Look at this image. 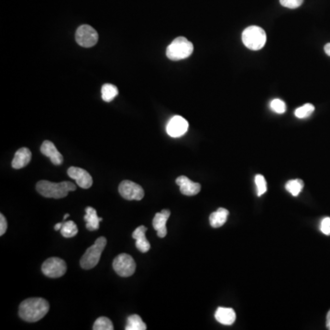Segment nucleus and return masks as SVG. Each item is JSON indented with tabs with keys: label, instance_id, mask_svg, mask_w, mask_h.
Masks as SVG:
<instances>
[{
	"label": "nucleus",
	"instance_id": "nucleus-4",
	"mask_svg": "<svg viewBox=\"0 0 330 330\" xmlns=\"http://www.w3.org/2000/svg\"><path fill=\"white\" fill-rule=\"evenodd\" d=\"M107 246V238L105 237L98 238L96 242L86 250L85 254L80 260V265L83 269L90 270L98 265Z\"/></svg>",
	"mask_w": 330,
	"mask_h": 330
},
{
	"label": "nucleus",
	"instance_id": "nucleus-5",
	"mask_svg": "<svg viewBox=\"0 0 330 330\" xmlns=\"http://www.w3.org/2000/svg\"><path fill=\"white\" fill-rule=\"evenodd\" d=\"M267 41L266 33L259 26H250L242 33V42L248 49L259 51L263 49Z\"/></svg>",
	"mask_w": 330,
	"mask_h": 330
},
{
	"label": "nucleus",
	"instance_id": "nucleus-8",
	"mask_svg": "<svg viewBox=\"0 0 330 330\" xmlns=\"http://www.w3.org/2000/svg\"><path fill=\"white\" fill-rule=\"evenodd\" d=\"M75 41L80 46L90 48L98 43V32L89 25H82L75 32Z\"/></svg>",
	"mask_w": 330,
	"mask_h": 330
},
{
	"label": "nucleus",
	"instance_id": "nucleus-22",
	"mask_svg": "<svg viewBox=\"0 0 330 330\" xmlns=\"http://www.w3.org/2000/svg\"><path fill=\"white\" fill-rule=\"evenodd\" d=\"M101 93H102V99L105 102H111L117 96L118 89L116 86L112 84H105L104 86H102Z\"/></svg>",
	"mask_w": 330,
	"mask_h": 330
},
{
	"label": "nucleus",
	"instance_id": "nucleus-25",
	"mask_svg": "<svg viewBox=\"0 0 330 330\" xmlns=\"http://www.w3.org/2000/svg\"><path fill=\"white\" fill-rule=\"evenodd\" d=\"M315 111V107L312 104H305L295 110L294 115L298 118H306L311 116Z\"/></svg>",
	"mask_w": 330,
	"mask_h": 330
},
{
	"label": "nucleus",
	"instance_id": "nucleus-34",
	"mask_svg": "<svg viewBox=\"0 0 330 330\" xmlns=\"http://www.w3.org/2000/svg\"><path fill=\"white\" fill-rule=\"evenodd\" d=\"M69 216H70V215H69V214L64 215V217H63V220H66V219H67V218H68V217H69Z\"/></svg>",
	"mask_w": 330,
	"mask_h": 330
},
{
	"label": "nucleus",
	"instance_id": "nucleus-6",
	"mask_svg": "<svg viewBox=\"0 0 330 330\" xmlns=\"http://www.w3.org/2000/svg\"><path fill=\"white\" fill-rule=\"evenodd\" d=\"M113 268L117 275L121 277H129L134 275L136 263L134 259L127 253H121L114 259Z\"/></svg>",
	"mask_w": 330,
	"mask_h": 330
},
{
	"label": "nucleus",
	"instance_id": "nucleus-14",
	"mask_svg": "<svg viewBox=\"0 0 330 330\" xmlns=\"http://www.w3.org/2000/svg\"><path fill=\"white\" fill-rule=\"evenodd\" d=\"M41 153L46 157H48L53 163V165H61L63 162V157L61 153L58 152L57 148L55 144L50 141H43V145L41 147Z\"/></svg>",
	"mask_w": 330,
	"mask_h": 330
},
{
	"label": "nucleus",
	"instance_id": "nucleus-32",
	"mask_svg": "<svg viewBox=\"0 0 330 330\" xmlns=\"http://www.w3.org/2000/svg\"><path fill=\"white\" fill-rule=\"evenodd\" d=\"M327 329L330 330V310L327 315Z\"/></svg>",
	"mask_w": 330,
	"mask_h": 330
},
{
	"label": "nucleus",
	"instance_id": "nucleus-9",
	"mask_svg": "<svg viewBox=\"0 0 330 330\" xmlns=\"http://www.w3.org/2000/svg\"><path fill=\"white\" fill-rule=\"evenodd\" d=\"M118 192L123 198L129 201H140L144 197V190L141 185L129 180H125L120 183Z\"/></svg>",
	"mask_w": 330,
	"mask_h": 330
},
{
	"label": "nucleus",
	"instance_id": "nucleus-21",
	"mask_svg": "<svg viewBox=\"0 0 330 330\" xmlns=\"http://www.w3.org/2000/svg\"><path fill=\"white\" fill-rule=\"evenodd\" d=\"M61 236L63 238H73L78 233V227L73 221H65L62 223L61 230Z\"/></svg>",
	"mask_w": 330,
	"mask_h": 330
},
{
	"label": "nucleus",
	"instance_id": "nucleus-10",
	"mask_svg": "<svg viewBox=\"0 0 330 330\" xmlns=\"http://www.w3.org/2000/svg\"><path fill=\"white\" fill-rule=\"evenodd\" d=\"M189 128V124L183 116H174L167 124L166 131L172 138H179L185 134Z\"/></svg>",
	"mask_w": 330,
	"mask_h": 330
},
{
	"label": "nucleus",
	"instance_id": "nucleus-29",
	"mask_svg": "<svg viewBox=\"0 0 330 330\" xmlns=\"http://www.w3.org/2000/svg\"><path fill=\"white\" fill-rule=\"evenodd\" d=\"M320 230L325 235L330 236V218H329V217L325 218L324 220L321 221Z\"/></svg>",
	"mask_w": 330,
	"mask_h": 330
},
{
	"label": "nucleus",
	"instance_id": "nucleus-18",
	"mask_svg": "<svg viewBox=\"0 0 330 330\" xmlns=\"http://www.w3.org/2000/svg\"><path fill=\"white\" fill-rule=\"evenodd\" d=\"M84 220L86 222V229L89 231H96L100 226V218H98L95 208L87 207L86 208V216Z\"/></svg>",
	"mask_w": 330,
	"mask_h": 330
},
{
	"label": "nucleus",
	"instance_id": "nucleus-12",
	"mask_svg": "<svg viewBox=\"0 0 330 330\" xmlns=\"http://www.w3.org/2000/svg\"><path fill=\"white\" fill-rule=\"evenodd\" d=\"M176 183L180 188L181 193L184 196H196L201 190L200 183L192 182L189 178L186 176H179L176 179Z\"/></svg>",
	"mask_w": 330,
	"mask_h": 330
},
{
	"label": "nucleus",
	"instance_id": "nucleus-11",
	"mask_svg": "<svg viewBox=\"0 0 330 330\" xmlns=\"http://www.w3.org/2000/svg\"><path fill=\"white\" fill-rule=\"evenodd\" d=\"M68 176L73 179L77 185L83 189H88L93 185V178L88 171L79 167H70L67 171Z\"/></svg>",
	"mask_w": 330,
	"mask_h": 330
},
{
	"label": "nucleus",
	"instance_id": "nucleus-26",
	"mask_svg": "<svg viewBox=\"0 0 330 330\" xmlns=\"http://www.w3.org/2000/svg\"><path fill=\"white\" fill-rule=\"evenodd\" d=\"M255 183L257 186L258 196H262L267 191V183L265 178L262 174H257L255 176Z\"/></svg>",
	"mask_w": 330,
	"mask_h": 330
},
{
	"label": "nucleus",
	"instance_id": "nucleus-17",
	"mask_svg": "<svg viewBox=\"0 0 330 330\" xmlns=\"http://www.w3.org/2000/svg\"><path fill=\"white\" fill-rule=\"evenodd\" d=\"M215 318L220 324L230 326L236 320V313L232 308L219 307L215 314Z\"/></svg>",
	"mask_w": 330,
	"mask_h": 330
},
{
	"label": "nucleus",
	"instance_id": "nucleus-23",
	"mask_svg": "<svg viewBox=\"0 0 330 330\" xmlns=\"http://www.w3.org/2000/svg\"><path fill=\"white\" fill-rule=\"evenodd\" d=\"M305 183L301 179H294L290 180L285 184V189L293 196H297L304 188Z\"/></svg>",
	"mask_w": 330,
	"mask_h": 330
},
{
	"label": "nucleus",
	"instance_id": "nucleus-28",
	"mask_svg": "<svg viewBox=\"0 0 330 330\" xmlns=\"http://www.w3.org/2000/svg\"><path fill=\"white\" fill-rule=\"evenodd\" d=\"M304 0H280V3L282 6L287 8H297L303 4Z\"/></svg>",
	"mask_w": 330,
	"mask_h": 330
},
{
	"label": "nucleus",
	"instance_id": "nucleus-15",
	"mask_svg": "<svg viewBox=\"0 0 330 330\" xmlns=\"http://www.w3.org/2000/svg\"><path fill=\"white\" fill-rule=\"evenodd\" d=\"M147 231V227L145 226H140L135 229L133 233H132V238H134L136 240V248L139 251L145 253L150 251L151 249V244L148 241V239L145 236V233Z\"/></svg>",
	"mask_w": 330,
	"mask_h": 330
},
{
	"label": "nucleus",
	"instance_id": "nucleus-20",
	"mask_svg": "<svg viewBox=\"0 0 330 330\" xmlns=\"http://www.w3.org/2000/svg\"><path fill=\"white\" fill-rule=\"evenodd\" d=\"M126 330H146L147 326L139 315H131L127 319Z\"/></svg>",
	"mask_w": 330,
	"mask_h": 330
},
{
	"label": "nucleus",
	"instance_id": "nucleus-24",
	"mask_svg": "<svg viewBox=\"0 0 330 330\" xmlns=\"http://www.w3.org/2000/svg\"><path fill=\"white\" fill-rule=\"evenodd\" d=\"M93 330H114V326L112 324V322H111V320H110V318L101 317V318H98V319L96 320V322L94 323Z\"/></svg>",
	"mask_w": 330,
	"mask_h": 330
},
{
	"label": "nucleus",
	"instance_id": "nucleus-2",
	"mask_svg": "<svg viewBox=\"0 0 330 330\" xmlns=\"http://www.w3.org/2000/svg\"><path fill=\"white\" fill-rule=\"evenodd\" d=\"M36 189L41 196L47 198L61 199L66 197L69 192L75 191L76 185L72 182L53 183L47 180H42L37 183Z\"/></svg>",
	"mask_w": 330,
	"mask_h": 330
},
{
	"label": "nucleus",
	"instance_id": "nucleus-30",
	"mask_svg": "<svg viewBox=\"0 0 330 330\" xmlns=\"http://www.w3.org/2000/svg\"><path fill=\"white\" fill-rule=\"evenodd\" d=\"M7 228V222L4 215L0 214V236H3Z\"/></svg>",
	"mask_w": 330,
	"mask_h": 330
},
{
	"label": "nucleus",
	"instance_id": "nucleus-27",
	"mask_svg": "<svg viewBox=\"0 0 330 330\" xmlns=\"http://www.w3.org/2000/svg\"><path fill=\"white\" fill-rule=\"evenodd\" d=\"M270 108H271V110H273V111H275V113L282 114L286 110V105L281 99L276 98V99H274L271 102Z\"/></svg>",
	"mask_w": 330,
	"mask_h": 330
},
{
	"label": "nucleus",
	"instance_id": "nucleus-19",
	"mask_svg": "<svg viewBox=\"0 0 330 330\" xmlns=\"http://www.w3.org/2000/svg\"><path fill=\"white\" fill-rule=\"evenodd\" d=\"M229 212L226 208H220L209 216V222L212 227L218 228L226 223Z\"/></svg>",
	"mask_w": 330,
	"mask_h": 330
},
{
	"label": "nucleus",
	"instance_id": "nucleus-3",
	"mask_svg": "<svg viewBox=\"0 0 330 330\" xmlns=\"http://www.w3.org/2000/svg\"><path fill=\"white\" fill-rule=\"evenodd\" d=\"M193 51V43L184 37H178L167 47L166 55L171 61H180L188 58Z\"/></svg>",
	"mask_w": 330,
	"mask_h": 330
},
{
	"label": "nucleus",
	"instance_id": "nucleus-13",
	"mask_svg": "<svg viewBox=\"0 0 330 330\" xmlns=\"http://www.w3.org/2000/svg\"><path fill=\"white\" fill-rule=\"evenodd\" d=\"M171 216V212L168 209H163L162 212L155 214L153 220V226L154 229L157 231V235L159 238H165L167 235V227L166 223Z\"/></svg>",
	"mask_w": 330,
	"mask_h": 330
},
{
	"label": "nucleus",
	"instance_id": "nucleus-1",
	"mask_svg": "<svg viewBox=\"0 0 330 330\" xmlns=\"http://www.w3.org/2000/svg\"><path fill=\"white\" fill-rule=\"evenodd\" d=\"M48 301L41 297L24 300L18 308V315L26 322H37L44 318L49 312Z\"/></svg>",
	"mask_w": 330,
	"mask_h": 330
},
{
	"label": "nucleus",
	"instance_id": "nucleus-31",
	"mask_svg": "<svg viewBox=\"0 0 330 330\" xmlns=\"http://www.w3.org/2000/svg\"><path fill=\"white\" fill-rule=\"evenodd\" d=\"M324 51L325 53H326V55L330 57V43H327V44L325 45Z\"/></svg>",
	"mask_w": 330,
	"mask_h": 330
},
{
	"label": "nucleus",
	"instance_id": "nucleus-16",
	"mask_svg": "<svg viewBox=\"0 0 330 330\" xmlns=\"http://www.w3.org/2000/svg\"><path fill=\"white\" fill-rule=\"evenodd\" d=\"M31 160V151L28 148H21L15 153L11 165L14 169H21L29 165Z\"/></svg>",
	"mask_w": 330,
	"mask_h": 330
},
{
	"label": "nucleus",
	"instance_id": "nucleus-33",
	"mask_svg": "<svg viewBox=\"0 0 330 330\" xmlns=\"http://www.w3.org/2000/svg\"><path fill=\"white\" fill-rule=\"evenodd\" d=\"M61 226H62V223H57V224H55V230H57V231H60V230H61Z\"/></svg>",
	"mask_w": 330,
	"mask_h": 330
},
{
	"label": "nucleus",
	"instance_id": "nucleus-7",
	"mask_svg": "<svg viewBox=\"0 0 330 330\" xmlns=\"http://www.w3.org/2000/svg\"><path fill=\"white\" fill-rule=\"evenodd\" d=\"M67 270L66 263L57 257L47 259L42 266L43 275L50 278H60L65 275Z\"/></svg>",
	"mask_w": 330,
	"mask_h": 330
}]
</instances>
